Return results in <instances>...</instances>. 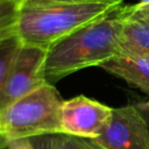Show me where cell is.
Here are the masks:
<instances>
[{
	"label": "cell",
	"mask_w": 149,
	"mask_h": 149,
	"mask_svg": "<svg viewBox=\"0 0 149 149\" xmlns=\"http://www.w3.org/2000/svg\"><path fill=\"white\" fill-rule=\"evenodd\" d=\"M59 135L61 134H50L42 135L30 139L35 149H61L59 147Z\"/></svg>",
	"instance_id": "obj_13"
},
{
	"label": "cell",
	"mask_w": 149,
	"mask_h": 149,
	"mask_svg": "<svg viewBox=\"0 0 149 149\" xmlns=\"http://www.w3.org/2000/svg\"><path fill=\"white\" fill-rule=\"evenodd\" d=\"M17 6L9 0H0V40L15 35Z\"/></svg>",
	"instance_id": "obj_10"
},
{
	"label": "cell",
	"mask_w": 149,
	"mask_h": 149,
	"mask_svg": "<svg viewBox=\"0 0 149 149\" xmlns=\"http://www.w3.org/2000/svg\"><path fill=\"white\" fill-rule=\"evenodd\" d=\"M148 101H149V100H148Z\"/></svg>",
	"instance_id": "obj_21"
},
{
	"label": "cell",
	"mask_w": 149,
	"mask_h": 149,
	"mask_svg": "<svg viewBox=\"0 0 149 149\" xmlns=\"http://www.w3.org/2000/svg\"><path fill=\"white\" fill-rule=\"evenodd\" d=\"M113 108L85 95L64 100L61 112L62 134L95 140L104 134Z\"/></svg>",
	"instance_id": "obj_5"
},
{
	"label": "cell",
	"mask_w": 149,
	"mask_h": 149,
	"mask_svg": "<svg viewBox=\"0 0 149 149\" xmlns=\"http://www.w3.org/2000/svg\"><path fill=\"white\" fill-rule=\"evenodd\" d=\"M101 69L108 73L123 79L133 87L149 95V62L130 58L123 55L115 56L104 64Z\"/></svg>",
	"instance_id": "obj_8"
},
{
	"label": "cell",
	"mask_w": 149,
	"mask_h": 149,
	"mask_svg": "<svg viewBox=\"0 0 149 149\" xmlns=\"http://www.w3.org/2000/svg\"><path fill=\"white\" fill-rule=\"evenodd\" d=\"M21 47L22 42L16 34L0 40V91L16 61Z\"/></svg>",
	"instance_id": "obj_9"
},
{
	"label": "cell",
	"mask_w": 149,
	"mask_h": 149,
	"mask_svg": "<svg viewBox=\"0 0 149 149\" xmlns=\"http://www.w3.org/2000/svg\"><path fill=\"white\" fill-rule=\"evenodd\" d=\"M134 106L136 107L139 113L142 115V118L146 120V122L148 125V128H149V101L137 102V104H134Z\"/></svg>",
	"instance_id": "obj_15"
},
{
	"label": "cell",
	"mask_w": 149,
	"mask_h": 149,
	"mask_svg": "<svg viewBox=\"0 0 149 149\" xmlns=\"http://www.w3.org/2000/svg\"><path fill=\"white\" fill-rule=\"evenodd\" d=\"M47 50L22 44L16 61L0 91V111L47 84L44 61Z\"/></svg>",
	"instance_id": "obj_4"
},
{
	"label": "cell",
	"mask_w": 149,
	"mask_h": 149,
	"mask_svg": "<svg viewBox=\"0 0 149 149\" xmlns=\"http://www.w3.org/2000/svg\"><path fill=\"white\" fill-rule=\"evenodd\" d=\"M64 99L51 84H44L0 111L1 134L6 141L62 134Z\"/></svg>",
	"instance_id": "obj_3"
},
{
	"label": "cell",
	"mask_w": 149,
	"mask_h": 149,
	"mask_svg": "<svg viewBox=\"0 0 149 149\" xmlns=\"http://www.w3.org/2000/svg\"><path fill=\"white\" fill-rule=\"evenodd\" d=\"M121 16L118 10L109 16L90 23L47 50L44 77L48 84L79 70L99 66L120 55Z\"/></svg>",
	"instance_id": "obj_2"
},
{
	"label": "cell",
	"mask_w": 149,
	"mask_h": 149,
	"mask_svg": "<svg viewBox=\"0 0 149 149\" xmlns=\"http://www.w3.org/2000/svg\"><path fill=\"white\" fill-rule=\"evenodd\" d=\"M118 13L123 16L137 19V20L149 24V5L136 3L133 6H122L119 8Z\"/></svg>",
	"instance_id": "obj_12"
},
{
	"label": "cell",
	"mask_w": 149,
	"mask_h": 149,
	"mask_svg": "<svg viewBox=\"0 0 149 149\" xmlns=\"http://www.w3.org/2000/svg\"><path fill=\"white\" fill-rule=\"evenodd\" d=\"M102 149H149V128L134 105L113 108L101 136L93 140Z\"/></svg>",
	"instance_id": "obj_6"
},
{
	"label": "cell",
	"mask_w": 149,
	"mask_h": 149,
	"mask_svg": "<svg viewBox=\"0 0 149 149\" xmlns=\"http://www.w3.org/2000/svg\"><path fill=\"white\" fill-rule=\"evenodd\" d=\"M0 146H6L5 144V140L2 137V134H1V125H0Z\"/></svg>",
	"instance_id": "obj_17"
},
{
	"label": "cell",
	"mask_w": 149,
	"mask_h": 149,
	"mask_svg": "<svg viewBox=\"0 0 149 149\" xmlns=\"http://www.w3.org/2000/svg\"><path fill=\"white\" fill-rule=\"evenodd\" d=\"M119 15L121 16L120 55L149 62V24L134 17Z\"/></svg>",
	"instance_id": "obj_7"
},
{
	"label": "cell",
	"mask_w": 149,
	"mask_h": 149,
	"mask_svg": "<svg viewBox=\"0 0 149 149\" xmlns=\"http://www.w3.org/2000/svg\"><path fill=\"white\" fill-rule=\"evenodd\" d=\"M6 149H35L30 139H17L6 141Z\"/></svg>",
	"instance_id": "obj_14"
},
{
	"label": "cell",
	"mask_w": 149,
	"mask_h": 149,
	"mask_svg": "<svg viewBox=\"0 0 149 149\" xmlns=\"http://www.w3.org/2000/svg\"><path fill=\"white\" fill-rule=\"evenodd\" d=\"M24 1H33V2H45V1H93V0H24ZM23 1V2H24Z\"/></svg>",
	"instance_id": "obj_16"
},
{
	"label": "cell",
	"mask_w": 149,
	"mask_h": 149,
	"mask_svg": "<svg viewBox=\"0 0 149 149\" xmlns=\"http://www.w3.org/2000/svg\"><path fill=\"white\" fill-rule=\"evenodd\" d=\"M140 5H149V0H140Z\"/></svg>",
	"instance_id": "obj_19"
},
{
	"label": "cell",
	"mask_w": 149,
	"mask_h": 149,
	"mask_svg": "<svg viewBox=\"0 0 149 149\" xmlns=\"http://www.w3.org/2000/svg\"><path fill=\"white\" fill-rule=\"evenodd\" d=\"M9 1H12L13 3H15V5L19 7V6H20V5H21V3H22L24 0H9Z\"/></svg>",
	"instance_id": "obj_18"
},
{
	"label": "cell",
	"mask_w": 149,
	"mask_h": 149,
	"mask_svg": "<svg viewBox=\"0 0 149 149\" xmlns=\"http://www.w3.org/2000/svg\"><path fill=\"white\" fill-rule=\"evenodd\" d=\"M0 149H6V146H0Z\"/></svg>",
	"instance_id": "obj_20"
},
{
	"label": "cell",
	"mask_w": 149,
	"mask_h": 149,
	"mask_svg": "<svg viewBox=\"0 0 149 149\" xmlns=\"http://www.w3.org/2000/svg\"><path fill=\"white\" fill-rule=\"evenodd\" d=\"M122 0L24 1L17 7L15 33L22 44L48 50L80 28L115 13Z\"/></svg>",
	"instance_id": "obj_1"
},
{
	"label": "cell",
	"mask_w": 149,
	"mask_h": 149,
	"mask_svg": "<svg viewBox=\"0 0 149 149\" xmlns=\"http://www.w3.org/2000/svg\"><path fill=\"white\" fill-rule=\"evenodd\" d=\"M61 149H102L95 141L91 139L77 137L71 135H59Z\"/></svg>",
	"instance_id": "obj_11"
}]
</instances>
